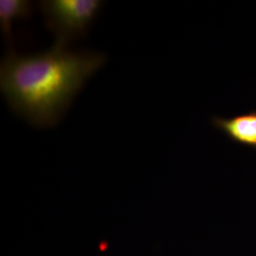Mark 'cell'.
Returning <instances> with one entry per match:
<instances>
[{
    "label": "cell",
    "mask_w": 256,
    "mask_h": 256,
    "mask_svg": "<svg viewBox=\"0 0 256 256\" xmlns=\"http://www.w3.org/2000/svg\"><path fill=\"white\" fill-rule=\"evenodd\" d=\"M34 12V3L27 0H1L0 1V26L4 36L14 48V37L12 26L18 19L30 18Z\"/></svg>",
    "instance_id": "4"
},
{
    "label": "cell",
    "mask_w": 256,
    "mask_h": 256,
    "mask_svg": "<svg viewBox=\"0 0 256 256\" xmlns=\"http://www.w3.org/2000/svg\"><path fill=\"white\" fill-rule=\"evenodd\" d=\"M102 5L100 0H45L39 3L55 43L66 46L84 36Z\"/></svg>",
    "instance_id": "2"
},
{
    "label": "cell",
    "mask_w": 256,
    "mask_h": 256,
    "mask_svg": "<svg viewBox=\"0 0 256 256\" xmlns=\"http://www.w3.org/2000/svg\"><path fill=\"white\" fill-rule=\"evenodd\" d=\"M106 61L100 52H74L57 43L36 54L10 50L0 66V88L16 115L34 126H54Z\"/></svg>",
    "instance_id": "1"
},
{
    "label": "cell",
    "mask_w": 256,
    "mask_h": 256,
    "mask_svg": "<svg viewBox=\"0 0 256 256\" xmlns=\"http://www.w3.org/2000/svg\"><path fill=\"white\" fill-rule=\"evenodd\" d=\"M212 122L234 142L256 149V110L232 118L214 117Z\"/></svg>",
    "instance_id": "3"
}]
</instances>
